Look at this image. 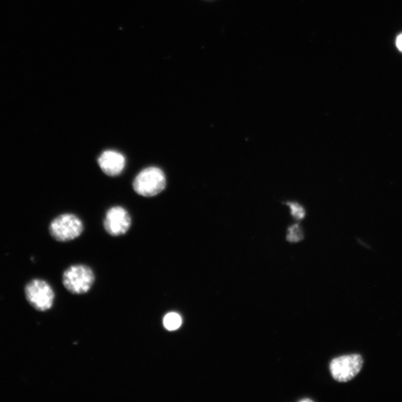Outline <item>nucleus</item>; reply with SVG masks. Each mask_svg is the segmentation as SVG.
Segmentation results:
<instances>
[{
	"mask_svg": "<svg viewBox=\"0 0 402 402\" xmlns=\"http://www.w3.org/2000/svg\"><path fill=\"white\" fill-rule=\"evenodd\" d=\"M166 186L165 173L160 168L151 166L136 175L134 190L143 197L151 198L161 193Z\"/></svg>",
	"mask_w": 402,
	"mask_h": 402,
	"instance_id": "f257e3e1",
	"label": "nucleus"
},
{
	"mask_svg": "<svg viewBox=\"0 0 402 402\" xmlns=\"http://www.w3.org/2000/svg\"><path fill=\"white\" fill-rule=\"evenodd\" d=\"M95 282L93 270L84 264H76L67 268L63 274L65 289L73 294L80 295L89 291Z\"/></svg>",
	"mask_w": 402,
	"mask_h": 402,
	"instance_id": "f03ea898",
	"label": "nucleus"
},
{
	"mask_svg": "<svg viewBox=\"0 0 402 402\" xmlns=\"http://www.w3.org/2000/svg\"><path fill=\"white\" fill-rule=\"evenodd\" d=\"M84 225L80 218L73 214H63L55 219L50 227L52 237L57 241L66 242L80 237Z\"/></svg>",
	"mask_w": 402,
	"mask_h": 402,
	"instance_id": "7ed1b4c3",
	"label": "nucleus"
},
{
	"mask_svg": "<svg viewBox=\"0 0 402 402\" xmlns=\"http://www.w3.org/2000/svg\"><path fill=\"white\" fill-rule=\"evenodd\" d=\"M26 297L39 311L50 310L54 303L55 293L50 284L42 280H34L26 287Z\"/></svg>",
	"mask_w": 402,
	"mask_h": 402,
	"instance_id": "20e7f679",
	"label": "nucleus"
},
{
	"mask_svg": "<svg viewBox=\"0 0 402 402\" xmlns=\"http://www.w3.org/2000/svg\"><path fill=\"white\" fill-rule=\"evenodd\" d=\"M364 360L360 355L338 357L331 362L333 378L339 382H347L355 378L360 371Z\"/></svg>",
	"mask_w": 402,
	"mask_h": 402,
	"instance_id": "39448f33",
	"label": "nucleus"
},
{
	"mask_svg": "<svg viewBox=\"0 0 402 402\" xmlns=\"http://www.w3.org/2000/svg\"><path fill=\"white\" fill-rule=\"evenodd\" d=\"M131 218L129 212L122 207H113L107 212L104 227L112 237H120L129 230Z\"/></svg>",
	"mask_w": 402,
	"mask_h": 402,
	"instance_id": "423d86ee",
	"label": "nucleus"
},
{
	"mask_svg": "<svg viewBox=\"0 0 402 402\" xmlns=\"http://www.w3.org/2000/svg\"><path fill=\"white\" fill-rule=\"evenodd\" d=\"M100 167L107 175L115 176L120 175L126 165L125 156L116 151L107 150L104 152L98 159Z\"/></svg>",
	"mask_w": 402,
	"mask_h": 402,
	"instance_id": "0eeeda50",
	"label": "nucleus"
},
{
	"mask_svg": "<svg viewBox=\"0 0 402 402\" xmlns=\"http://www.w3.org/2000/svg\"><path fill=\"white\" fill-rule=\"evenodd\" d=\"M183 323L182 317L179 313L170 312L166 313L163 320V325L166 330L173 331L179 329Z\"/></svg>",
	"mask_w": 402,
	"mask_h": 402,
	"instance_id": "6e6552de",
	"label": "nucleus"
},
{
	"mask_svg": "<svg viewBox=\"0 0 402 402\" xmlns=\"http://www.w3.org/2000/svg\"><path fill=\"white\" fill-rule=\"evenodd\" d=\"M287 205L294 219L301 220L306 217L307 212L302 205L296 202H288Z\"/></svg>",
	"mask_w": 402,
	"mask_h": 402,
	"instance_id": "1a4fd4ad",
	"label": "nucleus"
},
{
	"mask_svg": "<svg viewBox=\"0 0 402 402\" xmlns=\"http://www.w3.org/2000/svg\"><path fill=\"white\" fill-rule=\"evenodd\" d=\"M303 239V232L300 225L296 223L289 228L287 239L290 242H298Z\"/></svg>",
	"mask_w": 402,
	"mask_h": 402,
	"instance_id": "9d476101",
	"label": "nucleus"
},
{
	"mask_svg": "<svg viewBox=\"0 0 402 402\" xmlns=\"http://www.w3.org/2000/svg\"><path fill=\"white\" fill-rule=\"evenodd\" d=\"M396 45L399 50L402 52V34L397 37Z\"/></svg>",
	"mask_w": 402,
	"mask_h": 402,
	"instance_id": "9b49d317",
	"label": "nucleus"
},
{
	"mask_svg": "<svg viewBox=\"0 0 402 402\" xmlns=\"http://www.w3.org/2000/svg\"><path fill=\"white\" fill-rule=\"evenodd\" d=\"M301 401H312L311 399H306L301 400Z\"/></svg>",
	"mask_w": 402,
	"mask_h": 402,
	"instance_id": "f8f14e48",
	"label": "nucleus"
}]
</instances>
